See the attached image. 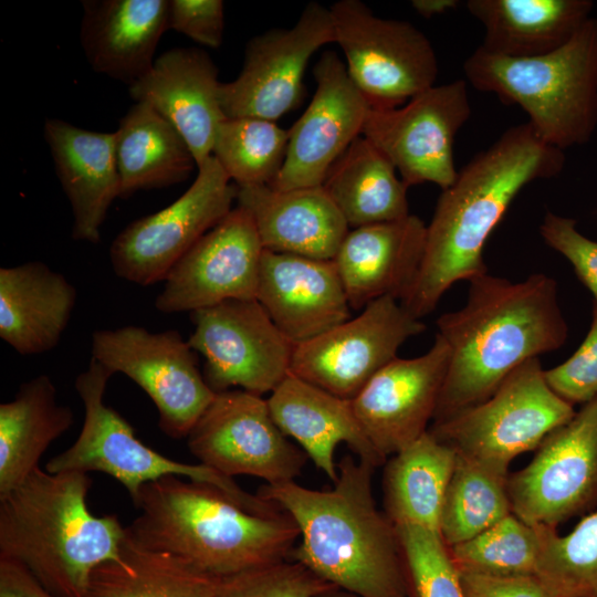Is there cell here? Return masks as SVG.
Listing matches in <instances>:
<instances>
[{"instance_id":"484cf974","label":"cell","mask_w":597,"mask_h":597,"mask_svg":"<svg viewBox=\"0 0 597 597\" xmlns=\"http://www.w3.org/2000/svg\"><path fill=\"white\" fill-rule=\"evenodd\" d=\"M273 420L294 439L333 483L337 480L336 447L345 442L358 459L375 468L385 461L365 436L352 401L291 373L266 399Z\"/></svg>"},{"instance_id":"7c38bea8","label":"cell","mask_w":597,"mask_h":597,"mask_svg":"<svg viewBox=\"0 0 597 597\" xmlns=\"http://www.w3.org/2000/svg\"><path fill=\"white\" fill-rule=\"evenodd\" d=\"M234 199L237 188L211 156L184 195L116 235L109 248L115 274L144 286L164 281L197 241L226 218Z\"/></svg>"},{"instance_id":"9c48e42d","label":"cell","mask_w":597,"mask_h":597,"mask_svg":"<svg viewBox=\"0 0 597 597\" xmlns=\"http://www.w3.org/2000/svg\"><path fill=\"white\" fill-rule=\"evenodd\" d=\"M329 11L348 75L371 109L399 107L436 85L434 49L413 24L377 17L360 0H339Z\"/></svg>"},{"instance_id":"ac0fdd59","label":"cell","mask_w":597,"mask_h":597,"mask_svg":"<svg viewBox=\"0 0 597 597\" xmlns=\"http://www.w3.org/2000/svg\"><path fill=\"white\" fill-rule=\"evenodd\" d=\"M263 251L252 217L238 206L171 268L155 307L191 313L227 300L256 298Z\"/></svg>"},{"instance_id":"ffe728a7","label":"cell","mask_w":597,"mask_h":597,"mask_svg":"<svg viewBox=\"0 0 597 597\" xmlns=\"http://www.w3.org/2000/svg\"><path fill=\"white\" fill-rule=\"evenodd\" d=\"M448 363V346L436 334L427 353L395 358L350 400L359 426L385 463L428 431Z\"/></svg>"},{"instance_id":"44dd1931","label":"cell","mask_w":597,"mask_h":597,"mask_svg":"<svg viewBox=\"0 0 597 597\" xmlns=\"http://www.w3.org/2000/svg\"><path fill=\"white\" fill-rule=\"evenodd\" d=\"M218 67L197 48H174L159 55L142 78L129 85L135 102L149 104L186 140L197 168L211 156L220 123Z\"/></svg>"},{"instance_id":"2e32d148","label":"cell","mask_w":597,"mask_h":597,"mask_svg":"<svg viewBox=\"0 0 597 597\" xmlns=\"http://www.w3.org/2000/svg\"><path fill=\"white\" fill-rule=\"evenodd\" d=\"M335 42L329 8L310 2L291 28L270 29L249 40L235 80L220 85L227 118L274 122L296 108L304 96L303 76L311 56Z\"/></svg>"},{"instance_id":"8fae6325","label":"cell","mask_w":597,"mask_h":597,"mask_svg":"<svg viewBox=\"0 0 597 597\" xmlns=\"http://www.w3.org/2000/svg\"><path fill=\"white\" fill-rule=\"evenodd\" d=\"M512 513L556 528L597 507V397L549 432L532 461L509 474Z\"/></svg>"},{"instance_id":"9a60e30c","label":"cell","mask_w":597,"mask_h":597,"mask_svg":"<svg viewBox=\"0 0 597 597\" xmlns=\"http://www.w3.org/2000/svg\"><path fill=\"white\" fill-rule=\"evenodd\" d=\"M470 115L468 82L459 78L399 107L370 108L363 136L389 158L408 188L431 182L443 190L457 178L453 144Z\"/></svg>"},{"instance_id":"e0dca14e","label":"cell","mask_w":597,"mask_h":597,"mask_svg":"<svg viewBox=\"0 0 597 597\" xmlns=\"http://www.w3.org/2000/svg\"><path fill=\"white\" fill-rule=\"evenodd\" d=\"M426 331L394 297L370 302L359 315L295 345L290 373L335 396L352 400L400 346Z\"/></svg>"},{"instance_id":"d6986e66","label":"cell","mask_w":597,"mask_h":597,"mask_svg":"<svg viewBox=\"0 0 597 597\" xmlns=\"http://www.w3.org/2000/svg\"><path fill=\"white\" fill-rule=\"evenodd\" d=\"M313 75L315 93L289 128L285 160L269 185L277 190L322 186L335 161L363 135L370 107L338 54L325 51Z\"/></svg>"},{"instance_id":"7dc6e473","label":"cell","mask_w":597,"mask_h":597,"mask_svg":"<svg viewBox=\"0 0 597 597\" xmlns=\"http://www.w3.org/2000/svg\"><path fill=\"white\" fill-rule=\"evenodd\" d=\"M315 597H357L350 593L344 591L337 587H332Z\"/></svg>"},{"instance_id":"ee69618b","label":"cell","mask_w":597,"mask_h":597,"mask_svg":"<svg viewBox=\"0 0 597 597\" xmlns=\"http://www.w3.org/2000/svg\"><path fill=\"white\" fill-rule=\"evenodd\" d=\"M460 576L467 597H555L535 575L485 576L460 573Z\"/></svg>"},{"instance_id":"836d02e7","label":"cell","mask_w":597,"mask_h":597,"mask_svg":"<svg viewBox=\"0 0 597 597\" xmlns=\"http://www.w3.org/2000/svg\"><path fill=\"white\" fill-rule=\"evenodd\" d=\"M220 583L185 558L138 546L125 528L119 561L94 568L86 597H217Z\"/></svg>"},{"instance_id":"cb8c5ba5","label":"cell","mask_w":597,"mask_h":597,"mask_svg":"<svg viewBox=\"0 0 597 597\" xmlns=\"http://www.w3.org/2000/svg\"><path fill=\"white\" fill-rule=\"evenodd\" d=\"M237 200L252 217L266 251L333 260L349 231L322 186L287 190L237 186Z\"/></svg>"},{"instance_id":"f546056e","label":"cell","mask_w":597,"mask_h":597,"mask_svg":"<svg viewBox=\"0 0 597 597\" xmlns=\"http://www.w3.org/2000/svg\"><path fill=\"white\" fill-rule=\"evenodd\" d=\"M72 423L73 412L56 401L48 375L23 383L11 401L0 405V496L40 468L42 454Z\"/></svg>"},{"instance_id":"4316f807","label":"cell","mask_w":597,"mask_h":597,"mask_svg":"<svg viewBox=\"0 0 597 597\" xmlns=\"http://www.w3.org/2000/svg\"><path fill=\"white\" fill-rule=\"evenodd\" d=\"M80 39L91 67L132 85L151 69L168 0H85Z\"/></svg>"},{"instance_id":"7402d4cb","label":"cell","mask_w":597,"mask_h":597,"mask_svg":"<svg viewBox=\"0 0 597 597\" xmlns=\"http://www.w3.org/2000/svg\"><path fill=\"white\" fill-rule=\"evenodd\" d=\"M256 300L295 346L350 318L333 260L263 251Z\"/></svg>"},{"instance_id":"f1b7e54d","label":"cell","mask_w":597,"mask_h":597,"mask_svg":"<svg viewBox=\"0 0 597 597\" xmlns=\"http://www.w3.org/2000/svg\"><path fill=\"white\" fill-rule=\"evenodd\" d=\"M591 0H468L488 52L531 57L566 44L593 17Z\"/></svg>"},{"instance_id":"5b68a950","label":"cell","mask_w":597,"mask_h":597,"mask_svg":"<svg viewBox=\"0 0 597 597\" xmlns=\"http://www.w3.org/2000/svg\"><path fill=\"white\" fill-rule=\"evenodd\" d=\"M87 473L38 468L0 496V558L24 566L55 597H86L92 572L119 561L125 527L87 507Z\"/></svg>"},{"instance_id":"3957f363","label":"cell","mask_w":597,"mask_h":597,"mask_svg":"<svg viewBox=\"0 0 597 597\" xmlns=\"http://www.w3.org/2000/svg\"><path fill=\"white\" fill-rule=\"evenodd\" d=\"M331 490L287 481L266 484L258 495L295 522L294 561L357 597H406L407 580L396 526L377 509L375 467L345 455Z\"/></svg>"},{"instance_id":"30bf717a","label":"cell","mask_w":597,"mask_h":597,"mask_svg":"<svg viewBox=\"0 0 597 597\" xmlns=\"http://www.w3.org/2000/svg\"><path fill=\"white\" fill-rule=\"evenodd\" d=\"M92 358L135 381L153 400L167 436L187 437L213 400L195 350L178 331L127 325L92 334Z\"/></svg>"},{"instance_id":"7bdbcfd3","label":"cell","mask_w":597,"mask_h":597,"mask_svg":"<svg viewBox=\"0 0 597 597\" xmlns=\"http://www.w3.org/2000/svg\"><path fill=\"white\" fill-rule=\"evenodd\" d=\"M223 8L221 0H170L168 29L203 46L218 49L223 41Z\"/></svg>"},{"instance_id":"1f68e13d","label":"cell","mask_w":597,"mask_h":597,"mask_svg":"<svg viewBox=\"0 0 597 597\" xmlns=\"http://www.w3.org/2000/svg\"><path fill=\"white\" fill-rule=\"evenodd\" d=\"M115 138L121 198L182 182L197 167L179 132L147 103L128 109Z\"/></svg>"},{"instance_id":"4dcf8cb0","label":"cell","mask_w":597,"mask_h":597,"mask_svg":"<svg viewBox=\"0 0 597 597\" xmlns=\"http://www.w3.org/2000/svg\"><path fill=\"white\" fill-rule=\"evenodd\" d=\"M389 158L360 135L328 170L322 185L350 229L409 216L408 187Z\"/></svg>"},{"instance_id":"7a4b0ae2","label":"cell","mask_w":597,"mask_h":597,"mask_svg":"<svg viewBox=\"0 0 597 597\" xmlns=\"http://www.w3.org/2000/svg\"><path fill=\"white\" fill-rule=\"evenodd\" d=\"M436 324L449 363L433 421L482 402L516 367L561 348L568 336L557 282L544 273L519 282L476 276L465 304Z\"/></svg>"},{"instance_id":"d4e9b609","label":"cell","mask_w":597,"mask_h":597,"mask_svg":"<svg viewBox=\"0 0 597 597\" xmlns=\"http://www.w3.org/2000/svg\"><path fill=\"white\" fill-rule=\"evenodd\" d=\"M44 137L72 208V238L95 244L111 205L121 195L115 132H93L48 118Z\"/></svg>"},{"instance_id":"f6af8a7d","label":"cell","mask_w":597,"mask_h":597,"mask_svg":"<svg viewBox=\"0 0 597 597\" xmlns=\"http://www.w3.org/2000/svg\"><path fill=\"white\" fill-rule=\"evenodd\" d=\"M0 597H55L17 562L0 558Z\"/></svg>"},{"instance_id":"f35d334b","label":"cell","mask_w":597,"mask_h":597,"mask_svg":"<svg viewBox=\"0 0 597 597\" xmlns=\"http://www.w3.org/2000/svg\"><path fill=\"white\" fill-rule=\"evenodd\" d=\"M407 594L411 597H467L460 573L440 533L417 525H395Z\"/></svg>"},{"instance_id":"8d00e7d4","label":"cell","mask_w":597,"mask_h":597,"mask_svg":"<svg viewBox=\"0 0 597 597\" xmlns=\"http://www.w3.org/2000/svg\"><path fill=\"white\" fill-rule=\"evenodd\" d=\"M545 526L511 513L476 536L449 547L460 573L485 576L535 575Z\"/></svg>"},{"instance_id":"277c9868","label":"cell","mask_w":597,"mask_h":597,"mask_svg":"<svg viewBox=\"0 0 597 597\" xmlns=\"http://www.w3.org/2000/svg\"><path fill=\"white\" fill-rule=\"evenodd\" d=\"M133 502L139 514L125 528L135 544L221 579L287 559L300 537L286 512H251L223 491L178 475L145 483Z\"/></svg>"},{"instance_id":"e575fe53","label":"cell","mask_w":597,"mask_h":597,"mask_svg":"<svg viewBox=\"0 0 597 597\" xmlns=\"http://www.w3.org/2000/svg\"><path fill=\"white\" fill-rule=\"evenodd\" d=\"M507 480L509 474L457 455L439 523V533L449 547L476 536L512 513Z\"/></svg>"},{"instance_id":"ba28073f","label":"cell","mask_w":597,"mask_h":597,"mask_svg":"<svg viewBox=\"0 0 597 597\" xmlns=\"http://www.w3.org/2000/svg\"><path fill=\"white\" fill-rule=\"evenodd\" d=\"M575 412L548 386L536 357L516 367L489 398L433 421L428 431L458 457L507 475L517 455L536 449Z\"/></svg>"},{"instance_id":"b9f144b4","label":"cell","mask_w":597,"mask_h":597,"mask_svg":"<svg viewBox=\"0 0 597 597\" xmlns=\"http://www.w3.org/2000/svg\"><path fill=\"white\" fill-rule=\"evenodd\" d=\"M544 242L572 264L597 302V241L580 233L576 220L547 211L540 226Z\"/></svg>"},{"instance_id":"c3c4849f","label":"cell","mask_w":597,"mask_h":597,"mask_svg":"<svg viewBox=\"0 0 597 597\" xmlns=\"http://www.w3.org/2000/svg\"><path fill=\"white\" fill-rule=\"evenodd\" d=\"M595 22H596V27H597V17H595Z\"/></svg>"},{"instance_id":"83f0119b","label":"cell","mask_w":597,"mask_h":597,"mask_svg":"<svg viewBox=\"0 0 597 597\" xmlns=\"http://www.w3.org/2000/svg\"><path fill=\"white\" fill-rule=\"evenodd\" d=\"M76 289L41 261L0 269V337L21 355L53 349L65 331Z\"/></svg>"},{"instance_id":"5bb4252c","label":"cell","mask_w":597,"mask_h":597,"mask_svg":"<svg viewBox=\"0 0 597 597\" xmlns=\"http://www.w3.org/2000/svg\"><path fill=\"white\" fill-rule=\"evenodd\" d=\"M200 463L232 478L250 475L275 484L294 481L307 454L281 431L268 400L242 389L216 394L187 436Z\"/></svg>"},{"instance_id":"bcb514c9","label":"cell","mask_w":597,"mask_h":597,"mask_svg":"<svg viewBox=\"0 0 597 597\" xmlns=\"http://www.w3.org/2000/svg\"><path fill=\"white\" fill-rule=\"evenodd\" d=\"M460 6L458 0H412L411 7L423 18L444 14Z\"/></svg>"},{"instance_id":"d590c367","label":"cell","mask_w":597,"mask_h":597,"mask_svg":"<svg viewBox=\"0 0 597 597\" xmlns=\"http://www.w3.org/2000/svg\"><path fill=\"white\" fill-rule=\"evenodd\" d=\"M289 129L255 117L224 118L212 156L237 186L271 185L285 160Z\"/></svg>"},{"instance_id":"6da1fadb","label":"cell","mask_w":597,"mask_h":597,"mask_svg":"<svg viewBox=\"0 0 597 597\" xmlns=\"http://www.w3.org/2000/svg\"><path fill=\"white\" fill-rule=\"evenodd\" d=\"M565 161L564 150L544 142L528 122L476 154L441 190L420 269L401 306L421 320L454 283L486 274L484 245L515 197L534 180L556 177Z\"/></svg>"},{"instance_id":"60d3db41","label":"cell","mask_w":597,"mask_h":597,"mask_svg":"<svg viewBox=\"0 0 597 597\" xmlns=\"http://www.w3.org/2000/svg\"><path fill=\"white\" fill-rule=\"evenodd\" d=\"M548 386L561 398L574 404H586L597 397V302L585 339L564 363L545 369Z\"/></svg>"},{"instance_id":"d6a6232c","label":"cell","mask_w":597,"mask_h":597,"mask_svg":"<svg viewBox=\"0 0 597 597\" xmlns=\"http://www.w3.org/2000/svg\"><path fill=\"white\" fill-rule=\"evenodd\" d=\"M455 462V451L429 431L386 461L384 507L394 525H417L439 532Z\"/></svg>"},{"instance_id":"603a6c76","label":"cell","mask_w":597,"mask_h":597,"mask_svg":"<svg viewBox=\"0 0 597 597\" xmlns=\"http://www.w3.org/2000/svg\"><path fill=\"white\" fill-rule=\"evenodd\" d=\"M427 226L415 214L350 229L333 259L352 310L410 290L423 258Z\"/></svg>"},{"instance_id":"4fadbf2b","label":"cell","mask_w":597,"mask_h":597,"mask_svg":"<svg viewBox=\"0 0 597 597\" xmlns=\"http://www.w3.org/2000/svg\"><path fill=\"white\" fill-rule=\"evenodd\" d=\"M190 315L188 344L205 357L203 377L216 394L231 387L271 394L290 374L294 345L256 298L227 300Z\"/></svg>"},{"instance_id":"8992f818","label":"cell","mask_w":597,"mask_h":597,"mask_svg":"<svg viewBox=\"0 0 597 597\" xmlns=\"http://www.w3.org/2000/svg\"><path fill=\"white\" fill-rule=\"evenodd\" d=\"M465 81L519 105L547 144L565 150L584 145L597 127V27L595 17L559 49L510 57L476 48L464 61Z\"/></svg>"},{"instance_id":"74e56055","label":"cell","mask_w":597,"mask_h":597,"mask_svg":"<svg viewBox=\"0 0 597 597\" xmlns=\"http://www.w3.org/2000/svg\"><path fill=\"white\" fill-rule=\"evenodd\" d=\"M535 576L555 597H597V511L566 535L544 527Z\"/></svg>"},{"instance_id":"52a82bcc","label":"cell","mask_w":597,"mask_h":597,"mask_svg":"<svg viewBox=\"0 0 597 597\" xmlns=\"http://www.w3.org/2000/svg\"><path fill=\"white\" fill-rule=\"evenodd\" d=\"M113 375L94 358L77 375L74 386L84 407L83 426L75 442L46 462L48 472H104L122 483L132 500L145 483L167 475L187 476L223 491L251 512H281L274 503L241 489L232 478L202 463L172 460L144 444L135 437L129 422L104 401L106 386Z\"/></svg>"},{"instance_id":"ab89813d","label":"cell","mask_w":597,"mask_h":597,"mask_svg":"<svg viewBox=\"0 0 597 597\" xmlns=\"http://www.w3.org/2000/svg\"><path fill=\"white\" fill-rule=\"evenodd\" d=\"M335 587L289 559L221 579L217 597H315Z\"/></svg>"}]
</instances>
